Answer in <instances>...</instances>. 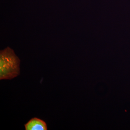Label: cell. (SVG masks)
<instances>
[{
	"mask_svg": "<svg viewBox=\"0 0 130 130\" xmlns=\"http://www.w3.org/2000/svg\"><path fill=\"white\" fill-rule=\"evenodd\" d=\"M20 61L13 49L7 47L0 52V79H11L20 74Z\"/></svg>",
	"mask_w": 130,
	"mask_h": 130,
	"instance_id": "6da1fadb",
	"label": "cell"
},
{
	"mask_svg": "<svg viewBox=\"0 0 130 130\" xmlns=\"http://www.w3.org/2000/svg\"><path fill=\"white\" fill-rule=\"evenodd\" d=\"M26 130H47L46 122L37 118H34L30 120L25 124Z\"/></svg>",
	"mask_w": 130,
	"mask_h": 130,
	"instance_id": "7a4b0ae2",
	"label": "cell"
}]
</instances>
